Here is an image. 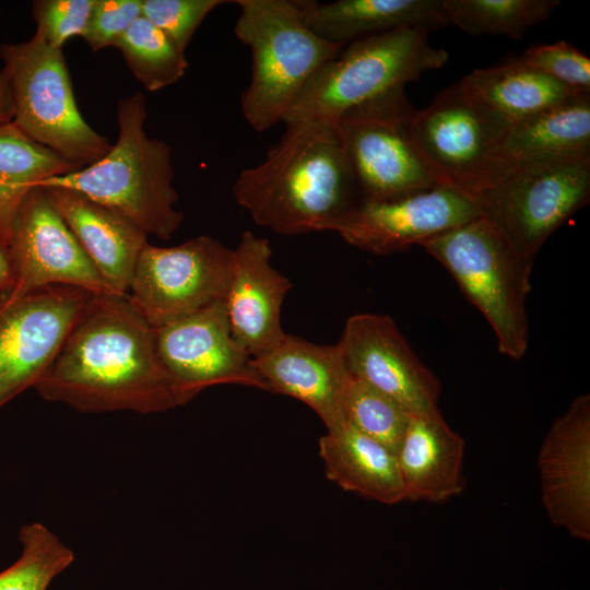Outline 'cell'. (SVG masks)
Wrapping results in <instances>:
<instances>
[{"label":"cell","mask_w":590,"mask_h":590,"mask_svg":"<svg viewBox=\"0 0 590 590\" xmlns=\"http://www.w3.org/2000/svg\"><path fill=\"white\" fill-rule=\"evenodd\" d=\"M80 412H162L192 400L162 364L153 327L127 296L94 294L34 387Z\"/></svg>","instance_id":"cell-1"},{"label":"cell","mask_w":590,"mask_h":590,"mask_svg":"<svg viewBox=\"0 0 590 590\" xmlns=\"http://www.w3.org/2000/svg\"><path fill=\"white\" fill-rule=\"evenodd\" d=\"M235 201L253 222L281 235L326 232L361 197L333 125L285 128L257 166L240 172Z\"/></svg>","instance_id":"cell-2"},{"label":"cell","mask_w":590,"mask_h":590,"mask_svg":"<svg viewBox=\"0 0 590 590\" xmlns=\"http://www.w3.org/2000/svg\"><path fill=\"white\" fill-rule=\"evenodd\" d=\"M146 99L140 93L117 105L118 138L96 163L42 181L39 187L75 190L116 211L145 235L169 239L182 223L175 209L170 146L149 138L144 123Z\"/></svg>","instance_id":"cell-3"},{"label":"cell","mask_w":590,"mask_h":590,"mask_svg":"<svg viewBox=\"0 0 590 590\" xmlns=\"http://www.w3.org/2000/svg\"><path fill=\"white\" fill-rule=\"evenodd\" d=\"M236 37L251 52V76L240 98L248 125L262 132L282 122L305 86L344 46L316 35L299 1L236 0Z\"/></svg>","instance_id":"cell-4"},{"label":"cell","mask_w":590,"mask_h":590,"mask_svg":"<svg viewBox=\"0 0 590 590\" xmlns=\"http://www.w3.org/2000/svg\"><path fill=\"white\" fill-rule=\"evenodd\" d=\"M429 32L402 27L346 45L305 86L283 119L285 128L329 123L346 110L441 68L448 52L428 42Z\"/></svg>","instance_id":"cell-5"},{"label":"cell","mask_w":590,"mask_h":590,"mask_svg":"<svg viewBox=\"0 0 590 590\" xmlns=\"http://www.w3.org/2000/svg\"><path fill=\"white\" fill-rule=\"evenodd\" d=\"M421 246L440 262L491 324L499 353L524 356L529 344L527 297L534 259L517 252L481 215Z\"/></svg>","instance_id":"cell-6"},{"label":"cell","mask_w":590,"mask_h":590,"mask_svg":"<svg viewBox=\"0 0 590 590\" xmlns=\"http://www.w3.org/2000/svg\"><path fill=\"white\" fill-rule=\"evenodd\" d=\"M12 99V122L28 138L80 167L103 158L111 144L82 117L62 49L34 35L0 47Z\"/></svg>","instance_id":"cell-7"},{"label":"cell","mask_w":590,"mask_h":590,"mask_svg":"<svg viewBox=\"0 0 590 590\" xmlns=\"http://www.w3.org/2000/svg\"><path fill=\"white\" fill-rule=\"evenodd\" d=\"M506 129L464 91L460 82L412 114L408 132L417 154L439 184L475 198L507 174L496 144Z\"/></svg>","instance_id":"cell-8"},{"label":"cell","mask_w":590,"mask_h":590,"mask_svg":"<svg viewBox=\"0 0 590 590\" xmlns=\"http://www.w3.org/2000/svg\"><path fill=\"white\" fill-rule=\"evenodd\" d=\"M480 215L520 255L546 239L590 199V157L511 168L474 198Z\"/></svg>","instance_id":"cell-9"},{"label":"cell","mask_w":590,"mask_h":590,"mask_svg":"<svg viewBox=\"0 0 590 590\" xmlns=\"http://www.w3.org/2000/svg\"><path fill=\"white\" fill-rule=\"evenodd\" d=\"M414 110L404 88H398L334 121L361 201L396 199L439 185L410 140Z\"/></svg>","instance_id":"cell-10"},{"label":"cell","mask_w":590,"mask_h":590,"mask_svg":"<svg viewBox=\"0 0 590 590\" xmlns=\"http://www.w3.org/2000/svg\"><path fill=\"white\" fill-rule=\"evenodd\" d=\"M232 267L233 249L210 236L174 247L148 243L139 255L127 297L156 328L224 300Z\"/></svg>","instance_id":"cell-11"},{"label":"cell","mask_w":590,"mask_h":590,"mask_svg":"<svg viewBox=\"0 0 590 590\" xmlns=\"http://www.w3.org/2000/svg\"><path fill=\"white\" fill-rule=\"evenodd\" d=\"M93 293L48 285L10 299L0 294V408L48 370Z\"/></svg>","instance_id":"cell-12"},{"label":"cell","mask_w":590,"mask_h":590,"mask_svg":"<svg viewBox=\"0 0 590 590\" xmlns=\"http://www.w3.org/2000/svg\"><path fill=\"white\" fill-rule=\"evenodd\" d=\"M7 247L15 270L14 286L7 293L10 299L48 285H69L93 294L111 293L39 186L32 188L21 201Z\"/></svg>","instance_id":"cell-13"},{"label":"cell","mask_w":590,"mask_h":590,"mask_svg":"<svg viewBox=\"0 0 590 590\" xmlns=\"http://www.w3.org/2000/svg\"><path fill=\"white\" fill-rule=\"evenodd\" d=\"M480 216L476 200L447 185L382 201L362 200L326 229L375 255L402 251Z\"/></svg>","instance_id":"cell-14"},{"label":"cell","mask_w":590,"mask_h":590,"mask_svg":"<svg viewBox=\"0 0 590 590\" xmlns=\"http://www.w3.org/2000/svg\"><path fill=\"white\" fill-rule=\"evenodd\" d=\"M165 369L191 399L215 385H243L268 391L252 357L233 337L224 300L153 328Z\"/></svg>","instance_id":"cell-15"},{"label":"cell","mask_w":590,"mask_h":590,"mask_svg":"<svg viewBox=\"0 0 590 590\" xmlns=\"http://www.w3.org/2000/svg\"><path fill=\"white\" fill-rule=\"evenodd\" d=\"M338 345L354 378L396 399L413 414L439 411L437 377L420 361L389 316H351Z\"/></svg>","instance_id":"cell-16"},{"label":"cell","mask_w":590,"mask_h":590,"mask_svg":"<svg viewBox=\"0 0 590 590\" xmlns=\"http://www.w3.org/2000/svg\"><path fill=\"white\" fill-rule=\"evenodd\" d=\"M541 499L551 522L590 541V396L576 397L538 455Z\"/></svg>","instance_id":"cell-17"},{"label":"cell","mask_w":590,"mask_h":590,"mask_svg":"<svg viewBox=\"0 0 590 590\" xmlns=\"http://www.w3.org/2000/svg\"><path fill=\"white\" fill-rule=\"evenodd\" d=\"M268 239L243 232L233 249L232 276L224 299L233 337L252 358L271 351L286 334L281 310L291 281L271 264Z\"/></svg>","instance_id":"cell-18"},{"label":"cell","mask_w":590,"mask_h":590,"mask_svg":"<svg viewBox=\"0 0 590 590\" xmlns=\"http://www.w3.org/2000/svg\"><path fill=\"white\" fill-rule=\"evenodd\" d=\"M252 364L268 391L307 404L327 432L346 423L344 404L353 376L338 343L319 345L286 333L271 351L252 358Z\"/></svg>","instance_id":"cell-19"},{"label":"cell","mask_w":590,"mask_h":590,"mask_svg":"<svg viewBox=\"0 0 590 590\" xmlns=\"http://www.w3.org/2000/svg\"><path fill=\"white\" fill-rule=\"evenodd\" d=\"M108 290L127 296L148 235L116 211L68 188L42 187Z\"/></svg>","instance_id":"cell-20"},{"label":"cell","mask_w":590,"mask_h":590,"mask_svg":"<svg viewBox=\"0 0 590 590\" xmlns=\"http://www.w3.org/2000/svg\"><path fill=\"white\" fill-rule=\"evenodd\" d=\"M464 448L439 411L413 414L397 451L405 500L444 503L460 495Z\"/></svg>","instance_id":"cell-21"},{"label":"cell","mask_w":590,"mask_h":590,"mask_svg":"<svg viewBox=\"0 0 590 590\" xmlns=\"http://www.w3.org/2000/svg\"><path fill=\"white\" fill-rule=\"evenodd\" d=\"M306 25L322 39L346 46L402 27L437 31L450 24L444 0L299 1Z\"/></svg>","instance_id":"cell-22"},{"label":"cell","mask_w":590,"mask_h":590,"mask_svg":"<svg viewBox=\"0 0 590 590\" xmlns=\"http://www.w3.org/2000/svg\"><path fill=\"white\" fill-rule=\"evenodd\" d=\"M496 154L508 170L590 157V94L508 126L497 140Z\"/></svg>","instance_id":"cell-23"},{"label":"cell","mask_w":590,"mask_h":590,"mask_svg":"<svg viewBox=\"0 0 590 590\" xmlns=\"http://www.w3.org/2000/svg\"><path fill=\"white\" fill-rule=\"evenodd\" d=\"M467 94L506 128L512 123L590 94L563 84L519 58L476 69L460 81Z\"/></svg>","instance_id":"cell-24"},{"label":"cell","mask_w":590,"mask_h":590,"mask_svg":"<svg viewBox=\"0 0 590 590\" xmlns=\"http://www.w3.org/2000/svg\"><path fill=\"white\" fill-rule=\"evenodd\" d=\"M327 477L345 491L381 504L405 500L397 455L347 422L319 439Z\"/></svg>","instance_id":"cell-25"},{"label":"cell","mask_w":590,"mask_h":590,"mask_svg":"<svg viewBox=\"0 0 590 590\" xmlns=\"http://www.w3.org/2000/svg\"><path fill=\"white\" fill-rule=\"evenodd\" d=\"M81 168L33 141L12 121L0 123V237L3 243L7 245L15 212L32 188L48 178Z\"/></svg>","instance_id":"cell-26"},{"label":"cell","mask_w":590,"mask_h":590,"mask_svg":"<svg viewBox=\"0 0 590 590\" xmlns=\"http://www.w3.org/2000/svg\"><path fill=\"white\" fill-rule=\"evenodd\" d=\"M558 0H444L451 24L470 35H505L520 40L545 20Z\"/></svg>","instance_id":"cell-27"},{"label":"cell","mask_w":590,"mask_h":590,"mask_svg":"<svg viewBox=\"0 0 590 590\" xmlns=\"http://www.w3.org/2000/svg\"><path fill=\"white\" fill-rule=\"evenodd\" d=\"M115 47L133 76L150 92L181 79L188 69L185 54L144 16H140Z\"/></svg>","instance_id":"cell-28"},{"label":"cell","mask_w":590,"mask_h":590,"mask_svg":"<svg viewBox=\"0 0 590 590\" xmlns=\"http://www.w3.org/2000/svg\"><path fill=\"white\" fill-rule=\"evenodd\" d=\"M19 540L22 552L0 571V590H47L74 560L71 548L42 523L22 526Z\"/></svg>","instance_id":"cell-29"},{"label":"cell","mask_w":590,"mask_h":590,"mask_svg":"<svg viewBox=\"0 0 590 590\" xmlns=\"http://www.w3.org/2000/svg\"><path fill=\"white\" fill-rule=\"evenodd\" d=\"M344 414L350 425L396 455L413 415L396 399L354 377Z\"/></svg>","instance_id":"cell-30"},{"label":"cell","mask_w":590,"mask_h":590,"mask_svg":"<svg viewBox=\"0 0 590 590\" xmlns=\"http://www.w3.org/2000/svg\"><path fill=\"white\" fill-rule=\"evenodd\" d=\"M223 0H142V16L182 54L206 15Z\"/></svg>","instance_id":"cell-31"},{"label":"cell","mask_w":590,"mask_h":590,"mask_svg":"<svg viewBox=\"0 0 590 590\" xmlns=\"http://www.w3.org/2000/svg\"><path fill=\"white\" fill-rule=\"evenodd\" d=\"M94 0H37L33 2L32 15L36 32L46 44L61 49L73 36L84 34Z\"/></svg>","instance_id":"cell-32"},{"label":"cell","mask_w":590,"mask_h":590,"mask_svg":"<svg viewBox=\"0 0 590 590\" xmlns=\"http://www.w3.org/2000/svg\"><path fill=\"white\" fill-rule=\"evenodd\" d=\"M563 84L590 92V59L564 40L528 48L519 58Z\"/></svg>","instance_id":"cell-33"},{"label":"cell","mask_w":590,"mask_h":590,"mask_svg":"<svg viewBox=\"0 0 590 590\" xmlns=\"http://www.w3.org/2000/svg\"><path fill=\"white\" fill-rule=\"evenodd\" d=\"M142 15V0H94L82 38L92 51L115 47Z\"/></svg>","instance_id":"cell-34"},{"label":"cell","mask_w":590,"mask_h":590,"mask_svg":"<svg viewBox=\"0 0 590 590\" xmlns=\"http://www.w3.org/2000/svg\"><path fill=\"white\" fill-rule=\"evenodd\" d=\"M14 283V266L9 249L0 237V294L11 292Z\"/></svg>","instance_id":"cell-35"},{"label":"cell","mask_w":590,"mask_h":590,"mask_svg":"<svg viewBox=\"0 0 590 590\" xmlns=\"http://www.w3.org/2000/svg\"><path fill=\"white\" fill-rule=\"evenodd\" d=\"M13 99L5 72L0 70V123L12 121Z\"/></svg>","instance_id":"cell-36"}]
</instances>
